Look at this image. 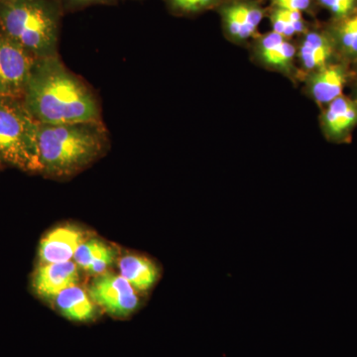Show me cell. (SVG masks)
<instances>
[{
	"instance_id": "1",
	"label": "cell",
	"mask_w": 357,
	"mask_h": 357,
	"mask_svg": "<svg viewBox=\"0 0 357 357\" xmlns=\"http://www.w3.org/2000/svg\"><path fill=\"white\" fill-rule=\"evenodd\" d=\"M22 100L41 124L102 121L93 89L70 72L58 55L37 59Z\"/></svg>"
},
{
	"instance_id": "2",
	"label": "cell",
	"mask_w": 357,
	"mask_h": 357,
	"mask_svg": "<svg viewBox=\"0 0 357 357\" xmlns=\"http://www.w3.org/2000/svg\"><path fill=\"white\" fill-rule=\"evenodd\" d=\"M102 121L39 124L40 174L53 178L76 175L109 150Z\"/></svg>"
},
{
	"instance_id": "3",
	"label": "cell",
	"mask_w": 357,
	"mask_h": 357,
	"mask_svg": "<svg viewBox=\"0 0 357 357\" xmlns=\"http://www.w3.org/2000/svg\"><path fill=\"white\" fill-rule=\"evenodd\" d=\"M0 31L36 58L58 55V9L47 0H0Z\"/></svg>"
},
{
	"instance_id": "4",
	"label": "cell",
	"mask_w": 357,
	"mask_h": 357,
	"mask_svg": "<svg viewBox=\"0 0 357 357\" xmlns=\"http://www.w3.org/2000/svg\"><path fill=\"white\" fill-rule=\"evenodd\" d=\"M39 124L22 98H0V165L40 173Z\"/></svg>"
},
{
	"instance_id": "5",
	"label": "cell",
	"mask_w": 357,
	"mask_h": 357,
	"mask_svg": "<svg viewBox=\"0 0 357 357\" xmlns=\"http://www.w3.org/2000/svg\"><path fill=\"white\" fill-rule=\"evenodd\" d=\"M220 18L223 36L236 46H248L259 34L266 18L265 0H222L215 9Z\"/></svg>"
},
{
	"instance_id": "6",
	"label": "cell",
	"mask_w": 357,
	"mask_h": 357,
	"mask_svg": "<svg viewBox=\"0 0 357 357\" xmlns=\"http://www.w3.org/2000/svg\"><path fill=\"white\" fill-rule=\"evenodd\" d=\"M253 64L285 77L295 86L300 84L296 41L273 31L259 33L248 46Z\"/></svg>"
},
{
	"instance_id": "7",
	"label": "cell",
	"mask_w": 357,
	"mask_h": 357,
	"mask_svg": "<svg viewBox=\"0 0 357 357\" xmlns=\"http://www.w3.org/2000/svg\"><path fill=\"white\" fill-rule=\"evenodd\" d=\"M37 59L0 31V98H23Z\"/></svg>"
},
{
	"instance_id": "8",
	"label": "cell",
	"mask_w": 357,
	"mask_h": 357,
	"mask_svg": "<svg viewBox=\"0 0 357 357\" xmlns=\"http://www.w3.org/2000/svg\"><path fill=\"white\" fill-rule=\"evenodd\" d=\"M296 45L300 84L307 75L342 61L325 22H312L309 30L296 40Z\"/></svg>"
},
{
	"instance_id": "9",
	"label": "cell",
	"mask_w": 357,
	"mask_h": 357,
	"mask_svg": "<svg viewBox=\"0 0 357 357\" xmlns=\"http://www.w3.org/2000/svg\"><path fill=\"white\" fill-rule=\"evenodd\" d=\"M89 294L96 305L115 318H128L139 306V298L121 275H98L91 282Z\"/></svg>"
},
{
	"instance_id": "10",
	"label": "cell",
	"mask_w": 357,
	"mask_h": 357,
	"mask_svg": "<svg viewBox=\"0 0 357 357\" xmlns=\"http://www.w3.org/2000/svg\"><path fill=\"white\" fill-rule=\"evenodd\" d=\"M351 65L337 61L307 75L302 81L305 95L323 109L328 103L344 95V89L351 86Z\"/></svg>"
},
{
	"instance_id": "11",
	"label": "cell",
	"mask_w": 357,
	"mask_h": 357,
	"mask_svg": "<svg viewBox=\"0 0 357 357\" xmlns=\"http://www.w3.org/2000/svg\"><path fill=\"white\" fill-rule=\"evenodd\" d=\"M319 128L326 141L347 144L357 128V107L349 96L342 95L321 109Z\"/></svg>"
},
{
	"instance_id": "12",
	"label": "cell",
	"mask_w": 357,
	"mask_h": 357,
	"mask_svg": "<svg viewBox=\"0 0 357 357\" xmlns=\"http://www.w3.org/2000/svg\"><path fill=\"white\" fill-rule=\"evenodd\" d=\"M86 234L73 225L56 227L42 239L39 245L41 264L70 261L77 249L86 241Z\"/></svg>"
},
{
	"instance_id": "13",
	"label": "cell",
	"mask_w": 357,
	"mask_h": 357,
	"mask_svg": "<svg viewBox=\"0 0 357 357\" xmlns=\"http://www.w3.org/2000/svg\"><path fill=\"white\" fill-rule=\"evenodd\" d=\"M79 268L73 261L41 264L33 277V288L40 297L53 299L65 289L77 285Z\"/></svg>"
},
{
	"instance_id": "14",
	"label": "cell",
	"mask_w": 357,
	"mask_h": 357,
	"mask_svg": "<svg viewBox=\"0 0 357 357\" xmlns=\"http://www.w3.org/2000/svg\"><path fill=\"white\" fill-rule=\"evenodd\" d=\"M55 305L65 318L77 323H86L96 318L95 302L84 289L75 285L63 290L55 298Z\"/></svg>"
},
{
	"instance_id": "15",
	"label": "cell",
	"mask_w": 357,
	"mask_h": 357,
	"mask_svg": "<svg viewBox=\"0 0 357 357\" xmlns=\"http://www.w3.org/2000/svg\"><path fill=\"white\" fill-rule=\"evenodd\" d=\"M119 270L121 276L128 281V283L135 290H150L156 285L161 276V270L149 258L140 255H126L119 261Z\"/></svg>"
},
{
	"instance_id": "16",
	"label": "cell",
	"mask_w": 357,
	"mask_h": 357,
	"mask_svg": "<svg viewBox=\"0 0 357 357\" xmlns=\"http://www.w3.org/2000/svg\"><path fill=\"white\" fill-rule=\"evenodd\" d=\"M74 259L77 267L98 276L112 266L115 260V251L100 239H86L77 249Z\"/></svg>"
},
{
	"instance_id": "17",
	"label": "cell",
	"mask_w": 357,
	"mask_h": 357,
	"mask_svg": "<svg viewBox=\"0 0 357 357\" xmlns=\"http://www.w3.org/2000/svg\"><path fill=\"white\" fill-rule=\"evenodd\" d=\"M332 34L340 59L351 65L357 60V10L342 20L325 22Z\"/></svg>"
},
{
	"instance_id": "18",
	"label": "cell",
	"mask_w": 357,
	"mask_h": 357,
	"mask_svg": "<svg viewBox=\"0 0 357 357\" xmlns=\"http://www.w3.org/2000/svg\"><path fill=\"white\" fill-rule=\"evenodd\" d=\"M266 18L271 26V31L293 41L305 34L312 25L302 13L279 7L268 6Z\"/></svg>"
},
{
	"instance_id": "19",
	"label": "cell",
	"mask_w": 357,
	"mask_h": 357,
	"mask_svg": "<svg viewBox=\"0 0 357 357\" xmlns=\"http://www.w3.org/2000/svg\"><path fill=\"white\" fill-rule=\"evenodd\" d=\"M222 0H167L174 13L180 15H194L215 9Z\"/></svg>"
},
{
	"instance_id": "20",
	"label": "cell",
	"mask_w": 357,
	"mask_h": 357,
	"mask_svg": "<svg viewBox=\"0 0 357 357\" xmlns=\"http://www.w3.org/2000/svg\"><path fill=\"white\" fill-rule=\"evenodd\" d=\"M317 4L330 13L331 21L344 20L357 10V0H317Z\"/></svg>"
},
{
	"instance_id": "21",
	"label": "cell",
	"mask_w": 357,
	"mask_h": 357,
	"mask_svg": "<svg viewBox=\"0 0 357 357\" xmlns=\"http://www.w3.org/2000/svg\"><path fill=\"white\" fill-rule=\"evenodd\" d=\"M265 1L269 2L268 6L299 11L312 17H314L319 10L317 0H265Z\"/></svg>"
},
{
	"instance_id": "22",
	"label": "cell",
	"mask_w": 357,
	"mask_h": 357,
	"mask_svg": "<svg viewBox=\"0 0 357 357\" xmlns=\"http://www.w3.org/2000/svg\"><path fill=\"white\" fill-rule=\"evenodd\" d=\"M70 3L76 6H84V4L96 3V2H102L103 0H69Z\"/></svg>"
},
{
	"instance_id": "23",
	"label": "cell",
	"mask_w": 357,
	"mask_h": 357,
	"mask_svg": "<svg viewBox=\"0 0 357 357\" xmlns=\"http://www.w3.org/2000/svg\"><path fill=\"white\" fill-rule=\"evenodd\" d=\"M351 95H349V96H351V98H352V100H354V103H356V107H357V83L356 82H354V83H351Z\"/></svg>"
},
{
	"instance_id": "24",
	"label": "cell",
	"mask_w": 357,
	"mask_h": 357,
	"mask_svg": "<svg viewBox=\"0 0 357 357\" xmlns=\"http://www.w3.org/2000/svg\"><path fill=\"white\" fill-rule=\"evenodd\" d=\"M351 74H352L351 83H354V82H356V83H357V60L354 61V63H351Z\"/></svg>"
}]
</instances>
